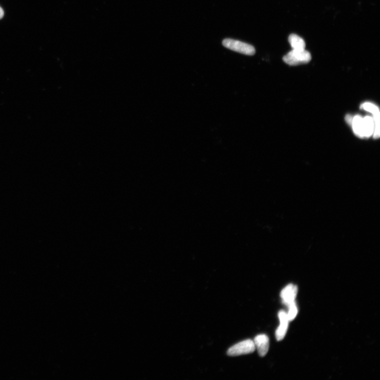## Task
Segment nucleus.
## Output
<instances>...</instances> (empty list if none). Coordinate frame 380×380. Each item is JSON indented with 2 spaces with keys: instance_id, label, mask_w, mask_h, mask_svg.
<instances>
[{
  "instance_id": "nucleus-1",
  "label": "nucleus",
  "mask_w": 380,
  "mask_h": 380,
  "mask_svg": "<svg viewBox=\"0 0 380 380\" xmlns=\"http://www.w3.org/2000/svg\"><path fill=\"white\" fill-rule=\"evenodd\" d=\"M312 59L311 54L307 51L292 50L283 58L284 62L290 66H298L307 64Z\"/></svg>"
},
{
  "instance_id": "nucleus-2",
  "label": "nucleus",
  "mask_w": 380,
  "mask_h": 380,
  "mask_svg": "<svg viewBox=\"0 0 380 380\" xmlns=\"http://www.w3.org/2000/svg\"><path fill=\"white\" fill-rule=\"evenodd\" d=\"M223 45L230 50L245 55L253 56L256 53L255 49L252 46L238 40L226 39L223 41Z\"/></svg>"
},
{
  "instance_id": "nucleus-3",
  "label": "nucleus",
  "mask_w": 380,
  "mask_h": 380,
  "mask_svg": "<svg viewBox=\"0 0 380 380\" xmlns=\"http://www.w3.org/2000/svg\"><path fill=\"white\" fill-rule=\"evenodd\" d=\"M256 347L252 340L248 339L237 343L231 347L227 352V354L230 357H238L242 355H246L255 352Z\"/></svg>"
},
{
  "instance_id": "nucleus-4",
  "label": "nucleus",
  "mask_w": 380,
  "mask_h": 380,
  "mask_svg": "<svg viewBox=\"0 0 380 380\" xmlns=\"http://www.w3.org/2000/svg\"><path fill=\"white\" fill-rule=\"evenodd\" d=\"M298 293V287L297 285L289 284L280 292V297L283 303L288 306L295 303Z\"/></svg>"
},
{
  "instance_id": "nucleus-5",
  "label": "nucleus",
  "mask_w": 380,
  "mask_h": 380,
  "mask_svg": "<svg viewBox=\"0 0 380 380\" xmlns=\"http://www.w3.org/2000/svg\"><path fill=\"white\" fill-rule=\"evenodd\" d=\"M280 325L276 331V337L278 341L283 340L287 332L289 320L287 314L284 311H280L278 313Z\"/></svg>"
},
{
  "instance_id": "nucleus-6",
  "label": "nucleus",
  "mask_w": 380,
  "mask_h": 380,
  "mask_svg": "<svg viewBox=\"0 0 380 380\" xmlns=\"http://www.w3.org/2000/svg\"><path fill=\"white\" fill-rule=\"evenodd\" d=\"M254 344L258 350L260 356L264 357L267 354L269 348V340L268 337L265 334H261L257 335L253 341Z\"/></svg>"
},
{
  "instance_id": "nucleus-7",
  "label": "nucleus",
  "mask_w": 380,
  "mask_h": 380,
  "mask_svg": "<svg viewBox=\"0 0 380 380\" xmlns=\"http://www.w3.org/2000/svg\"><path fill=\"white\" fill-rule=\"evenodd\" d=\"M354 133L359 138H364L363 117L360 115L355 116L353 118L352 125Z\"/></svg>"
},
{
  "instance_id": "nucleus-8",
  "label": "nucleus",
  "mask_w": 380,
  "mask_h": 380,
  "mask_svg": "<svg viewBox=\"0 0 380 380\" xmlns=\"http://www.w3.org/2000/svg\"><path fill=\"white\" fill-rule=\"evenodd\" d=\"M364 138H369L373 136L374 130V122L373 117L366 116L363 118Z\"/></svg>"
},
{
  "instance_id": "nucleus-9",
  "label": "nucleus",
  "mask_w": 380,
  "mask_h": 380,
  "mask_svg": "<svg viewBox=\"0 0 380 380\" xmlns=\"http://www.w3.org/2000/svg\"><path fill=\"white\" fill-rule=\"evenodd\" d=\"M288 41L293 50H304L306 47L305 41L300 36L292 34L289 35Z\"/></svg>"
},
{
  "instance_id": "nucleus-10",
  "label": "nucleus",
  "mask_w": 380,
  "mask_h": 380,
  "mask_svg": "<svg viewBox=\"0 0 380 380\" xmlns=\"http://www.w3.org/2000/svg\"><path fill=\"white\" fill-rule=\"evenodd\" d=\"M289 310L287 313L289 321H292L295 319L298 313V309L295 302L288 306Z\"/></svg>"
},
{
  "instance_id": "nucleus-11",
  "label": "nucleus",
  "mask_w": 380,
  "mask_h": 380,
  "mask_svg": "<svg viewBox=\"0 0 380 380\" xmlns=\"http://www.w3.org/2000/svg\"><path fill=\"white\" fill-rule=\"evenodd\" d=\"M361 108L372 113L373 115L380 113L378 107L371 103H365L361 105Z\"/></svg>"
},
{
  "instance_id": "nucleus-12",
  "label": "nucleus",
  "mask_w": 380,
  "mask_h": 380,
  "mask_svg": "<svg viewBox=\"0 0 380 380\" xmlns=\"http://www.w3.org/2000/svg\"><path fill=\"white\" fill-rule=\"evenodd\" d=\"M353 118V117L350 115H348L346 116V121L347 122V123L350 125H352Z\"/></svg>"
},
{
  "instance_id": "nucleus-13",
  "label": "nucleus",
  "mask_w": 380,
  "mask_h": 380,
  "mask_svg": "<svg viewBox=\"0 0 380 380\" xmlns=\"http://www.w3.org/2000/svg\"><path fill=\"white\" fill-rule=\"evenodd\" d=\"M4 16V11L2 7H0V20L3 19Z\"/></svg>"
}]
</instances>
